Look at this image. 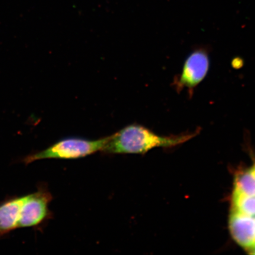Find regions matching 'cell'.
Listing matches in <instances>:
<instances>
[{
  "instance_id": "6da1fadb",
  "label": "cell",
  "mask_w": 255,
  "mask_h": 255,
  "mask_svg": "<svg viewBox=\"0 0 255 255\" xmlns=\"http://www.w3.org/2000/svg\"><path fill=\"white\" fill-rule=\"evenodd\" d=\"M194 133L173 136H162L138 124L124 128L109 136L103 151L106 154H144L155 148L172 147L193 138Z\"/></svg>"
},
{
  "instance_id": "7a4b0ae2",
  "label": "cell",
  "mask_w": 255,
  "mask_h": 255,
  "mask_svg": "<svg viewBox=\"0 0 255 255\" xmlns=\"http://www.w3.org/2000/svg\"><path fill=\"white\" fill-rule=\"evenodd\" d=\"M109 136L91 140L81 138H67L60 140L42 151L34 152L23 160L25 165L45 159H73L84 158L102 152Z\"/></svg>"
},
{
  "instance_id": "3957f363",
  "label": "cell",
  "mask_w": 255,
  "mask_h": 255,
  "mask_svg": "<svg viewBox=\"0 0 255 255\" xmlns=\"http://www.w3.org/2000/svg\"><path fill=\"white\" fill-rule=\"evenodd\" d=\"M53 196L45 185H40L35 192L24 196L20 210L18 229L40 227L52 218L49 205Z\"/></svg>"
},
{
  "instance_id": "277c9868",
  "label": "cell",
  "mask_w": 255,
  "mask_h": 255,
  "mask_svg": "<svg viewBox=\"0 0 255 255\" xmlns=\"http://www.w3.org/2000/svg\"><path fill=\"white\" fill-rule=\"evenodd\" d=\"M209 66L207 50L204 49L194 50L185 61L180 75L175 77L173 82L175 90L181 92L186 89L189 96H192L194 89L205 78Z\"/></svg>"
},
{
  "instance_id": "5b68a950",
  "label": "cell",
  "mask_w": 255,
  "mask_h": 255,
  "mask_svg": "<svg viewBox=\"0 0 255 255\" xmlns=\"http://www.w3.org/2000/svg\"><path fill=\"white\" fill-rule=\"evenodd\" d=\"M229 225L232 238L240 246L248 251L255 247V217L232 210Z\"/></svg>"
},
{
  "instance_id": "8992f818",
  "label": "cell",
  "mask_w": 255,
  "mask_h": 255,
  "mask_svg": "<svg viewBox=\"0 0 255 255\" xmlns=\"http://www.w3.org/2000/svg\"><path fill=\"white\" fill-rule=\"evenodd\" d=\"M24 196H12L0 203V238L18 229Z\"/></svg>"
},
{
  "instance_id": "52a82bcc",
  "label": "cell",
  "mask_w": 255,
  "mask_h": 255,
  "mask_svg": "<svg viewBox=\"0 0 255 255\" xmlns=\"http://www.w3.org/2000/svg\"><path fill=\"white\" fill-rule=\"evenodd\" d=\"M234 191L248 196H255V162L253 166L238 175Z\"/></svg>"
},
{
  "instance_id": "ba28073f",
  "label": "cell",
  "mask_w": 255,
  "mask_h": 255,
  "mask_svg": "<svg viewBox=\"0 0 255 255\" xmlns=\"http://www.w3.org/2000/svg\"><path fill=\"white\" fill-rule=\"evenodd\" d=\"M232 210L255 217V196H248L234 191Z\"/></svg>"
},
{
  "instance_id": "9c48e42d",
  "label": "cell",
  "mask_w": 255,
  "mask_h": 255,
  "mask_svg": "<svg viewBox=\"0 0 255 255\" xmlns=\"http://www.w3.org/2000/svg\"><path fill=\"white\" fill-rule=\"evenodd\" d=\"M250 251V254L251 255H255V247L253 248H252L251 250L249 251Z\"/></svg>"
}]
</instances>
